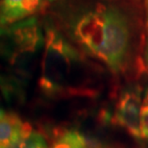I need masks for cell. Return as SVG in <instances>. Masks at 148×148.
Masks as SVG:
<instances>
[{
  "label": "cell",
  "mask_w": 148,
  "mask_h": 148,
  "mask_svg": "<svg viewBox=\"0 0 148 148\" xmlns=\"http://www.w3.org/2000/svg\"><path fill=\"white\" fill-rule=\"evenodd\" d=\"M25 123L14 112L1 110L0 116V148H9L18 140Z\"/></svg>",
  "instance_id": "8992f818"
},
{
  "label": "cell",
  "mask_w": 148,
  "mask_h": 148,
  "mask_svg": "<svg viewBox=\"0 0 148 148\" xmlns=\"http://www.w3.org/2000/svg\"><path fill=\"white\" fill-rule=\"evenodd\" d=\"M140 136L141 140H148V88L144 92L140 109Z\"/></svg>",
  "instance_id": "9c48e42d"
},
{
  "label": "cell",
  "mask_w": 148,
  "mask_h": 148,
  "mask_svg": "<svg viewBox=\"0 0 148 148\" xmlns=\"http://www.w3.org/2000/svg\"><path fill=\"white\" fill-rule=\"evenodd\" d=\"M143 99L140 87L132 86L121 92L115 107L116 123L137 140H141L140 109Z\"/></svg>",
  "instance_id": "277c9868"
},
{
  "label": "cell",
  "mask_w": 148,
  "mask_h": 148,
  "mask_svg": "<svg viewBox=\"0 0 148 148\" xmlns=\"http://www.w3.org/2000/svg\"><path fill=\"white\" fill-rule=\"evenodd\" d=\"M40 1H41V2H42V3H43V4H44V2H45V0H40Z\"/></svg>",
  "instance_id": "7c38bea8"
},
{
  "label": "cell",
  "mask_w": 148,
  "mask_h": 148,
  "mask_svg": "<svg viewBox=\"0 0 148 148\" xmlns=\"http://www.w3.org/2000/svg\"><path fill=\"white\" fill-rule=\"evenodd\" d=\"M144 10H145V25H146V51H145V60L148 67V0H144Z\"/></svg>",
  "instance_id": "30bf717a"
},
{
  "label": "cell",
  "mask_w": 148,
  "mask_h": 148,
  "mask_svg": "<svg viewBox=\"0 0 148 148\" xmlns=\"http://www.w3.org/2000/svg\"><path fill=\"white\" fill-rule=\"evenodd\" d=\"M67 32L82 52L114 73L122 72L128 66L134 24L125 9L103 2L76 9L67 19Z\"/></svg>",
  "instance_id": "6da1fadb"
},
{
  "label": "cell",
  "mask_w": 148,
  "mask_h": 148,
  "mask_svg": "<svg viewBox=\"0 0 148 148\" xmlns=\"http://www.w3.org/2000/svg\"><path fill=\"white\" fill-rule=\"evenodd\" d=\"M49 2H54V1H56V0H48Z\"/></svg>",
  "instance_id": "8fae6325"
},
{
  "label": "cell",
  "mask_w": 148,
  "mask_h": 148,
  "mask_svg": "<svg viewBox=\"0 0 148 148\" xmlns=\"http://www.w3.org/2000/svg\"><path fill=\"white\" fill-rule=\"evenodd\" d=\"M9 148H47V143L41 133L33 130L25 123L18 140Z\"/></svg>",
  "instance_id": "ba28073f"
},
{
  "label": "cell",
  "mask_w": 148,
  "mask_h": 148,
  "mask_svg": "<svg viewBox=\"0 0 148 148\" xmlns=\"http://www.w3.org/2000/svg\"><path fill=\"white\" fill-rule=\"evenodd\" d=\"M50 148H88L87 138L75 129L64 130L56 137Z\"/></svg>",
  "instance_id": "52a82bcc"
},
{
  "label": "cell",
  "mask_w": 148,
  "mask_h": 148,
  "mask_svg": "<svg viewBox=\"0 0 148 148\" xmlns=\"http://www.w3.org/2000/svg\"><path fill=\"white\" fill-rule=\"evenodd\" d=\"M2 54L12 64L27 62L44 46L45 36L37 16L1 28Z\"/></svg>",
  "instance_id": "3957f363"
},
{
  "label": "cell",
  "mask_w": 148,
  "mask_h": 148,
  "mask_svg": "<svg viewBox=\"0 0 148 148\" xmlns=\"http://www.w3.org/2000/svg\"><path fill=\"white\" fill-rule=\"evenodd\" d=\"M38 86L50 97L81 93L90 82L91 69L82 51L55 26L46 24Z\"/></svg>",
  "instance_id": "7a4b0ae2"
},
{
  "label": "cell",
  "mask_w": 148,
  "mask_h": 148,
  "mask_svg": "<svg viewBox=\"0 0 148 148\" xmlns=\"http://www.w3.org/2000/svg\"><path fill=\"white\" fill-rule=\"evenodd\" d=\"M43 6L40 0H2L1 28L33 16Z\"/></svg>",
  "instance_id": "5b68a950"
}]
</instances>
